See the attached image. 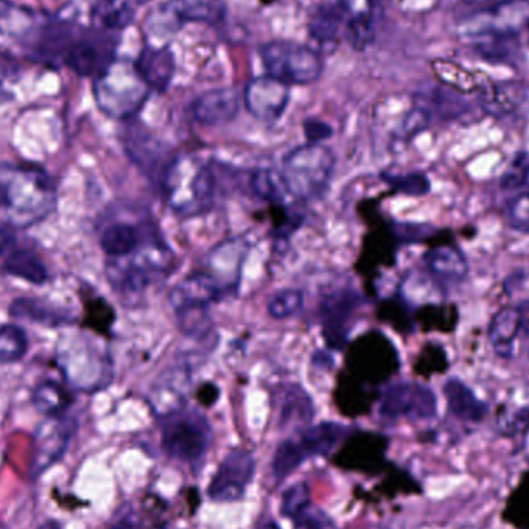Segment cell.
Here are the masks:
<instances>
[{"instance_id":"6da1fadb","label":"cell","mask_w":529,"mask_h":529,"mask_svg":"<svg viewBox=\"0 0 529 529\" xmlns=\"http://www.w3.org/2000/svg\"><path fill=\"white\" fill-rule=\"evenodd\" d=\"M158 186L166 206L181 219L205 216L216 203V174L197 155H174Z\"/></svg>"},{"instance_id":"7a4b0ae2","label":"cell","mask_w":529,"mask_h":529,"mask_svg":"<svg viewBox=\"0 0 529 529\" xmlns=\"http://www.w3.org/2000/svg\"><path fill=\"white\" fill-rule=\"evenodd\" d=\"M336 168V155L325 144H304L288 152L280 174L299 203L316 202L327 194Z\"/></svg>"},{"instance_id":"3957f363","label":"cell","mask_w":529,"mask_h":529,"mask_svg":"<svg viewBox=\"0 0 529 529\" xmlns=\"http://www.w3.org/2000/svg\"><path fill=\"white\" fill-rule=\"evenodd\" d=\"M152 90L138 75L134 62L115 59L93 82V95L99 110L113 120L137 117Z\"/></svg>"},{"instance_id":"277c9868","label":"cell","mask_w":529,"mask_h":529,"mask_svg":"<svg viewBox=\"0 0 529 529\" xmlns=\"http://www.w3.org/2000/svg\"><path fill=\"white\" fill-rule=\"evenodd\" d=\"M260 58L267 75L287 82L288 86H310L324 72V61L318 52L307 45L284 39L262 45Z\"/></svg>"},{"instance_id":"5b68a950","label":"cell","mask_w":529,"mask_h":529,"mask_svg":"<svg viewBox=\"0 0 529 529\" xmlns=\"http://www.w3.org/2000/svg\"><path fill=\"white\" fill-rule=\"evenodd\" d=\"M211 440V427L202 413L195 410H172L166 413L161 444L169 457L195 465L205 457Z\"/></svg>"},{"instance_id":"8992f818","label":"cell","mask_w":529,"mask_h":529,"mask_svg":"<svg viewBox=\"0 0 529 529\" xmlns=\"http://www.w3.org/2000/svg\"><path fill=\"white\" fill-rule=\"evenodd\" d=\"M379 415L386 420H431L437 415V398L421 384H392L381 396Z\"/></svg>"},{"instance_id":"52a82bcc","label":"cell","mask_w":529,"mask_h":529,"mask_svg":"<svg viewBox=\"0 0 529 529\" xmlns=\"http://www.w3.org/2000/svg\"><path fill=\"white\" fill-rule=\"evenodd\" d=\"M256 474V461L243 449L229 452L209 483L208 494L212 502L231 503L243 499L246 488Z\"/></svg>"},{"instance_id":"ba28073f","label":"cell","mask_w":529,"mask_h":529,"mask_svg":"<svg viewBox=\"0 0 529 529\" xmlns=\"http://www.w3.org/2000/svg\"><path fill=\"white\" fill-rule=\"evenodd\" d=\"M361 305V297L350 288H338L322 299L319 307L322 333L330 349H344L349 341L353 316Z\"/></svg>"},{"instance_id":"9c48e42d","label":"cell","mask_w":529,"mask_h":529,"mask_svg":"<svg viewBox=\"0 0 529 529\" xmlns=\"http://www.w3.org/2000/svg\"><path fill=\"white\" fill-rule=\"evenodd\" d=\"M290 104V86L270 75L251 79L243 89V106L256 120L277 123Z\"/></svg>"},{"instance_id":"30bf717a","label":"cell","mask_w":529,"mask_h":529,"mask_svg":"<svg viewBox=\"0 0 529 529\" xmlns=\"http://www.w3.org/2000/svg\"><path fill=\"white\" fill-rule=\"evenodd\" d=\"M222 299H225L222 288L205 270L195 271L183 277L169 293V304L175 316L188 311L208 310L209 305Z\"/></svg>"},{"instance_id":"8fae6325","label":"cell","mask_w":529,"mask_h":529,"mask_svg":"<svg viewBox=\"0 0 529 529\" xmlns=\"http://www.w3.org/2000/svg\"><path fill=\"white\" fill-rule=\"evenodd\" d=\"M75 423L62 415L48 417L44 423L39 424L35 435V455L31 469L35 475L47 471L56 461L64 457L72 440Z\"/></svg>"},{"instance_id":"7c38bea8","label":"cell","mask_w":529,"mask_h":529,"mask_svg":"<svg viewBox=\"0 0 529 529\" xmlns=\"http://www.w3.org/2000/svg\"><path fill=\"white\" fill-rule=\"evenodd\" d=\"M113 48L98 36L73 38L65 48L61 62L78 76L96 78L115 61Z\"/></svg>"},{"instance_id":"4fadbf2b","label":"cell","mask_w":529,"mask_h":529,"mask_svg":"<svg viewBox=\"0 0 529 529\" xmlns=\"http://www.w3.org/2000/svg\"><path fill=\"white\" fill-rule=\"evenodd\" d=\"M242 103L243 92L239 87H220L195 98L191 115L194 121L205 127L226 126L236 120Z\"/></svg>"},{"instance_id":"5bb4252c","label":"cell","mask_w":529,"mask_h":529,"mask_svg":"<svg viewBox=\"0 0 529 529\" xmlns=\"http://www.w3.org/2000/svg\"><path fill=\"white\" fill-rule=\"evenodd\" d=\"M246 256V243L240 239H229L219 243L206 257L205 271L217 280L225 297L239 290Z\"/></svg>"},{"instance_id":"9a60e30c","label":"cell","mask_w":529,"mask_h":529,"mask_svg":"<svg viewBox=\"0 0 529 529\" xmlns=\"http://www.w3.org/2000/svg\"><path fill=\"white\" fill-rule=\"evenodd\" d=\"M154 225H132V223H113L101 234L99 245L112 259H127L147 246L161 242Z\"/></svg>"},{"instance_id":"2e32d148","label":"cell","mask_w":529,"mask_h":529,"mask_svg":"<svg viewBox=\"0 0 529 529\" xmlns=\"http://www.w3.org/2000/svg\"><path fill=\"white\" fill-rule=\"evenodd\" d=\"M134 64L138 75L152 92H168L177 70V61L171 48L146 45Z\"/></svg>"},{"instance_id":"e0dca14e","label":"cell","mask_w":529,"mask_h":529,"mask_svg":"<svg viewBox=\"0 0 529 529\" xmlns=\"http://www.w3.org/2000/svg\"><path fill=\"white\" fill-rule=\"evenodd\" d=\"M347 434L349 427L328 421V423L307 426L290 440L293 441L302 460L307 461L311 457H327L328 454H332Z\"/></svg>"},{"instance_id":"ac0fdd59","label":"cell","mask_w":529,"mask_h":529,"mask_svg":"<svg viewBox=\"0 0 529 529\" xmlns=\"http://www.w3.org/2000/svg\"><path fill=\"white\" fill-rule=\"evenodd\" d=\"M160 13L178 27L188 22L217 25L225 21L228 8L225 0H169L168 4L161 5Z\"/></svg>"},{"instance_id":"d6986e66","label":"cell","mask_w":529,"mask_h":529,"mask_svg":"<svg viewBox=\"0 0 529 529\" xmlns=\"http://www.w3.org/2000/svg\"><path fill=\"white\" fill-rule=\"evenodd\" d=\"M472 47L478 56L492 64H516L520 58L519 33L477 28L471 33Z\"/></svg>"},{"instance_id":"ffe728a7","label":"cell","mask_w":529,"mask_h":529,"mask_svg":"<svg viewBox=\"0 0 529 529\" xmlns=\"http://www.w3.org/2000/svg\"><path fill=\"white\" fill-rule=\"evenodd\" d=\"M127 155L132 158L135 164H138L147 175L157 174V183H160L161 175L164 168L160 166V161H169L166 158L168 147L164 146L160 140L149 134L143 127H130L127 130L126 140H124Z\"/></svg>"},{"instance_id":"44dd1931","label":"cell","mask_w":529,"mask_h":529,"mask_svg":"<svg viewBox=\"0 0 529 529\" xmlns=\"http://www.w3.org/2000/svg\"><path fill=\"white\" fill-rule=\"evenodd\" d=\"M277 423L280 429L308 426L314 417L310 393L299 384H285L277 390Z\"/></svg>"},{"instance_id":"7402d4cb","label":"cell","mask_w":529,"mask_h":529,"mask_svg":"<svg viewBox=\"0 0 529 529\" xmlns=\"http://www.w3.org/2000/svg\"><path fill=\"white\" fill-rule=\"evenodd\" d=\"M443 392L448 401L449 412L458 420L478 423L488 415V406L478 400L475 393L460 379H449L448 383L444 384Z\"/></svg>"},{"instance_id":"603a6c76","label":"cell","mask_w":529,"mask_h":529,"mask_svg":"<svg viewBox=\"0 0 529 529\" xmlns=\"http://www.w3.org/2000/svg\"><path fill=\"white\" fill-rule=\"evenodd\" d=\"M424 263L432 276L449 282L465 280L469 273L468 260L452 246H438L427 251Z\"/></svg>"},{"instance_id":"cb8c5ba5","label":"cell","mask_w":529,"mask_h":529,"mask_svg":"<svg viewBox=\"0 0 529 529\" xmlns=\"http://www.w3.org/2000/svg\"><path fill=\"white\" fill-rule=\"evenodd\" d=\"M345 18H347V13L338 2L318 5L311 11L310 19H308L310 38L321 45L335 44Z\"/></svg>"},{"instance_id":"d4e9b609","label":"cell","mask_w":529,"mask_h":529,"mask_svg":"<svg viewBox=\"0 0 529 529\" xmlns=\"http://www.w3.org/2000/svg\"><path fill=\"white\" fill-rule=\"evenodd\" d=\"M519 332V316L516 308L505 307L497 311L489 325V342L495 355L503 359H511L514 355V342Z\"/></svg>"},{"instance_id":"484cf974","label":"cell","mask_w":529,"mask_h":529,"mask_svg":"<svg viewBox=\"0 0 529 529\" xmlns=\"http://www.w3.org/2000/svg\"><path fill=\"white\" fill-rule=\"evenodd\" d=\"M483 14L486 21L480 28L519 33L529 21V0H503L483 11Z\"/></svg>"},{"instance_id":"4316f807","label":"cell","mask_w":529,"mask_h":529,"mask_svg":"<svg viewBox=\"0 0 529 529\" xmlns=\"http://www.w3.org/2000/svg\"><path fill=\"white\" fill-rule=\"evenodd\" d=\"M135 19L130 0H95L90 10L93 27L101 31H120L129 27Z\"/></svg>"},{"instance_id":"83f0119b","label":"cell","mask_w":529,"mask_h":529,"mask_svg":"<svg viewBox=\"0 0 529 529\" xmlns=\"http://www.w3.org/2000/svg\"><path fill=\"white\" fill-rule=\"evenodd\" d=\"M10 314L16 319H27L36 324L47 327H59L70 321L69 316L62 308L48 304V302L35 299V297H19L11 304Z\"/></svg>"},{"instance_id":"f1b7e54d","label":"cell","mask_w":529,"mask_h":529,"mask_svg":"<svg viewBox=\"0 0 529 529\" xmlns=\"http://www.w3.org/2000/svg\"><path fill=\"white\" fill-rule=\"evenodd\" d=\"M251 186H253L254 194L257 197L279 209L290 208V206H294L293 203H299L290 194L287 185H285L284 177L276 169L262 168L254 171L253 177H251Z\"/></svg>"},{"instance_id":"f546056e","label":"cell","mask_w":529,"mask_h":529,"mask_svg":"<svg viewBox=\"0 0 529 529\" xmlns=\"http://www.w3.org/2000/svg\"><path fill=\"white\" fill-rule=\"evenodd\" d=\"M5 271L10 276L25 280L28 284L42 285L48 280V270L44 262L27 250L11 251L5 260Z\"/></svg>"},{"instance_id":"4dcf8cb0","label":"cell","mask_w":529,"mask_h":529,"mask_svg":"<svg viewBox=\"0 0 529 529\" xmlns=\"http://www.w3.org/2000/svg\"><path fill=\"white\" fill-rule=\"evenodd\" d=\"M415 101L418 107L431 115V118L434 113L443 118H457L465 112V103L455 93L449 92L444 87L424 90L418 93Z\"/></svg>"},{"instance_id":"1f68e13d","label":"cell","mask_w":529,"mask_h":529,"mask_svg":"<svg viewBox=\"0 0 529 529\" xmlns=\"http://www.w3.org/2000/svg\"><path fill=\"white\" fill-rule=\"evenodd\" d=\"M345 41L356 52H366L376 39V21L373 11H362L347 18L344 28Z\"/></svg>"},{"instance_id":"d6a6232c","label":"cell","mask_w":529,"mask_h":529,"mask_svg":"<svg viewBox=\"0 0 529 529\" xmlns=\"http://www.w3.org/2000/svg\"><path fill=\"white\" fill-rule=\"evenodd\" d=\"M72 401V395L55 381H44L36 387L33 393V403L36 409L47 417L62 415Z\"/></svg>"},{"instance_id":"836d02e7","label":"cell","mask_w":529,"mask_h":529,"mask_svg":"<svg viewBox=\"0 0 529 529\" xmlns=\"http://www.w3.org/2000/svg\"><path fill=\"white\" fill-rule=\"evenodd\" d=\"M522 101L520 87L509 84H495L482 95V107L494 117H505L514 112Z\"/></svg>"},{"instance_id":"e575fe53","label":"cell","mask_w":529,"mask_h":529,"mask_svg":"<svg viewBox=\"0 0 529 529\" xmlns=\"http://www.w3.org/2000/svg\"><path fill=\"white\" fill-rule=\"evenodd\" d=\"M27 350V333L19 325L7 324L0 327V364L21 361L27 355Z\"/></svg>"},{"instance_id":"d590c367","label":"cell","mask_w":529,"mask_h":529,"mask_svg":"<svg viewBox=\"0 0 529 529\" xmlns=\"http://www.w3.org/2000/svg\"><path fill=\"white\" fill-rule=\"evenodd\" d=\"M305 304V293L297 288H285L277 291L270 297L267 304V311L271 318L277 321L293 318L294 314L299 313Z\"/></svg>"},{"instance_id":"8d00e7d4","label":"cell","mask_w":529,"mask_h":529,"mask_svg":"<svg viewBox=\"0 0 529 529\" xmlns=\"http://www.w3.org/2000/svg\"><path fill=\"white\" fill-rule=\"evenodd\" d=\"M383 181H386L390 188L401 194L413 195L420 197L431 191V181L427 180L426 175L420 172H409V174H392V172H383L381 174Z\"/></svg>"},{"instance_id":"74e56055","label":"cell","mask_w":529,"mask_h":529,"mask_svg":"<svg viewBox=\"0 0 529 529\" xmlns=\"http://www.w3.org/2000/svg\"><path fill=\"white\" fill-rule=\"evenodd\" d=\"M310 503V488H308L307 483H294L293 486H290L285 491L284 497H282L280 512H282V516L294 520L310 506Z\"/></svg>"},{"instance_id":"f35d334b","label":"cell","mask_w":529,"mask_h":529,"mask_svg":"<svg viewBox=\"0 0 529 529\" xmlns=\"http://www.w3.org/2000/svg\"><path fill=\"white\" fill-rule=\"evenodd\" d=\"M506 212L512 228L529 233V177L526 185L509 200Z\"/></svg>"},{"instance_id":"ab89813d","label":"cell","mask_w":529,"mask_h":529,"mask_svg":"<svg viewBox=\"0 0 529 529\" xmlns=\"http://www.w3.org/2000/svg\"><path fill=\"white\" fill-rule=\"evenodd\" d=\"M529 177V155L526 152H520L514 158L505 174L500 178V188L503 191H520L526 185Z\"/></svg>"},{"instance_id":"60d3db41","label":"cell","mask_w":529,"mask_h":529,"mask_svg":"<svg viewBox=\"0 0 529 529\" xmlns=\"http://www.w3.org/2000/svg\"><path fill=\"white\" fill-rule=\"evenodd\" d=\"M113 322V310L112 307L106 304L104 299L98 297L93 299L87 304V324L92 325L93 328L98 330H106L112 325Z\"/></svg>"},{"instance_id":"b9f144b4","label":"cell","mask_w":529,"mask_h":529,"mask_svg":"<svg viewBox=\"0 0 529 529\" xmlns=\"http://www.w3.org/2000/svg\"><path fill=\"white\" fill-rule=\"evenodd\" d=\"M431 120V115H429L426 110L421 109V107L418 106L415 107V109H412L407 113L403 124H401V137H403L404 140L415 137V135H418L420 132H423L424 129H427Z\"/></svg>"},{"instance_id":"7bdbcfd3","label":"cell","mask_w":529,"mask_h":529,"mask_svg":"<svg viewBox=\"0 0 529 529\" xmlns=\"http://www.w3.org/2000/svg\"><path fill=\"white\" fill-rule=\"evenodd\" d=\"M305 138L310 144H322L333 137V127L319 118H307L302 123Z\"/></svg>"},{"instance_id":"ee69618b","label":"cell","mask_w":529,"mask_h":529,"mask_svg":"<svg viewBox=\"0 0 529 529\" xmlns=\"http://www.w3.org/2000/svg\"><path fill=\"white\" fill-rule=\"evenodd\" d=\"M294 529H330L332 523L321 509L308 506L302 514L293 520Z\"/></svg>"},{"instance_id":"f6af8a7d","label":"cell","mask_w":529,"mask_h":529,"mask_svg":"<svg viewBox=\"0 0 529 529\" xmlns=\"http://www.w3.org/2000/svg\"><path fill=\"white\" fill-rule=\"evenodd\" d=\"M16 248V240L10 229L0 226V257L8 256Z\"/></svg>"},{"instance_id":"bcb514c9","label":"cell","mask_w":529,"mask_h":529,"mask_svg":"<svg viewBox=\"0 0 529 529\" xmlns=\"http://www.w3.org/2000/svg\"><path fill=\"white\" fill-rule=\"evenodd\" d=\"M516 310L517 316H519L520 330H522L526 336H529V299L520 302V304L517 305Z\"/></svg>"},{"instance_id":"7dc6e473","label":"cell","mask_w":529,"mask_h":529,"mask_svg":"<svg viewBox=\"0 0 529 529\" xmlns=\"http://www.w3.org/2000/svg\"><path fill=\"white\" fill-rule=\"evenodd\" d=\"M14 67H16V62L11 56L4 55L0 53V78L10 75L13 72Z\"/></svg>"},{"instance_id":"c3c4849f","label":"cell","mask_w":529,"mask_h":529,"mask_svg":"<svg viewBox=\"0 0 529 529\" xmlns=\"http://www.w3.org/2000/svg\"><path fill=\"white\" fill-rule=\"evenodd\" d=\"M217 390L216 386H212V384H208V386L205 387V389L200 390V395H198V398H200V401L205 404H212L214 401L217 400Z\"/></svg>"},{"instance_id":"681fc988","label":"cell","mask_w":529,"mask_h":529,"mask_svg":"<svg viewBox=\"0 0 529 529\" xmlns=\"http://www.w3.org/2000/svg\"><path fill=\"white\" fill-rule=\"evenodd\" d=\"M260 529H282V528H280V526L277 525V523L268 522V523H265V525L260 526Z\"/></svg>"},{"instance_id":"f907efd6","label":"cell","mask_w":529,"mask_h":529,"mask_svg":"<svg viewBox=\"0 0 529 529\" xmlns=\"http://www.w3.org/2000/svg\"><path fill=\"white\" fill-rule=\"evenodd\" d=\"M7 5V0H0V11L4 10Z\"/></svg>"},{"instance_id":"816d5d0a","label":"cell","mask_w":529,"mask_h":529,"mask_svg":"<svg viewBox=\"0 0 529 529\" xmlns=\"http://www.w3.org/2000/svg\"><path fill=\"white\" fill-rule=\"evenodd\" d=\"M466 2H471V4H482V2H486V0H466Z\"/></svg>"},{"instance_id":"f5cc1de1","label":"cell","mask_w":529,"mask_h":529,"mask_svg":"<svg viewBox=\"0 0 529 529\" xmlns=\"http://www.w3.org/2000/svg\"><path fill=\"white\" fill-rule=\"evenodd\" d=\"M260 2L265 5H270L273 4V2H276V0H260Z\"/></svg>"},{"instance_id":"db71d44e","label":"cell","mask_w":529,"mask_h":529,"mask_svg":"<svg viewBox=\"0 0 529 529\" xmlns=\"http://www.w3.org/2000/svg\"><path fill=\"white\" fill-rule=\"evenodd\" d=\"M138 2H140V4H144V2H147V0H138Z\"/></svg>"},{"instance_id":"11a10c76","label":"cell","mask_w":529,"mask_h":529,"mask_svg":"<svg viewBox=\"0 0 529 529\" xmlns=\"http://www.w3.org/2000/svg\"><path fill=\"white\" fill-rule=\"evenodd\" d=\"M526 28H528V35H529V21H528V24H526ZM528 42H529V38H528Z\"/></svg>"}]
</instances>
